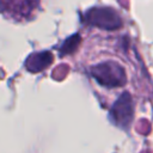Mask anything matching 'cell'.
Returning <instances> with one entry per match:
<instances>
[{"label": "cell", "instance_id": "3957f363", "mask_svg": "<svg viewBox=\"0 0 153 153\" xmlns=\"http://www.w3.org/2000/svg\"><path fill=\"white\" fill-rule=\"evenodd\" d=\"M130 106H131V103H130V99H129L128 94H126V96L123 94V97L120 98V99L117 100L116 105H115V108L121 109L120 112H115V115H114L117 122H126V121L130 120L131 114L126 112V109H127V108H130Z\"/></svg>", "mask_w": 153, "mask_h": 153}, {"label": "cell", "instance_id": "7a4b0ae2", "mask_svg": "<svg viewBox=\"0 0 153 153\" xmlns=\"http://www.w3.org/2000/svg\"><path fill=\"white\" fill-rule=\"evenodd\" d=\"M53 57H51V54L48 53V51H44V53H36V54H32L30 55L26 61H25V67L29 72H32V73H37L42 69H44L47 66L50 65Z\"/></svg>", "mask_w": 153, "mask_h": 153}, {"label": "cell", "instance_id": "6da1fadb", "mask_svg": "<svg viewBox=\"0 0 153 153\" xmlns=\"http://www.w3.org/2000/svg\"><path fill=\"white\" fill-rule=\"evenodd\" d=\"M92 74L100 84L112 87L126 82V74L123 68L114 62H104L92 68Z\"/></svg>", "mask_w": 153, "mask_h": 153}, {"label": "cell", "instance_id": "277c9868", "mask_svg": "<svg viewBox=\"0 0 153 153\" xmlns=\"http://www.w3.org/2000/svg\"><path fill=\"white\" fill-rule=\"evenodd\" d=\"M1 4L4 2L5 5H7V8L10 10V6L11 4H16V7H14V12L18 13V5L17 4H20V8H22V14L25 16L27 13H30L32 11V8L36 6L37 4V0H1L0 1Z\"/></svg>", "mask_w": 153, "mask_h": 153}]
</instances>
